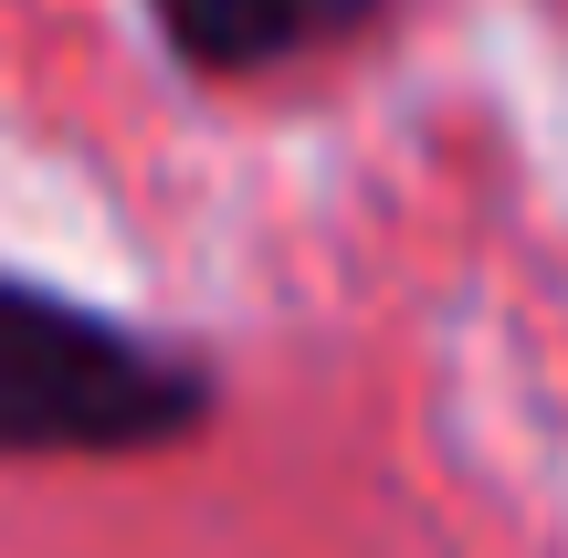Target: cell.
<instances>
[{
	"mask_svg": "<svg viewBox=\"0 0 568 558\" xmlns=\"http://www.w3.org/2000/svg\"><path fill=\"white\" fill-rule=\"evenodd\" d=\"M222 422L190 337L0 264V464H148Z\"/></svg>",
	"mask_w": 568,
	"mask_h": 558,
	"instance_id": "1",
	"label": "cell"
},
{
	"mask_svg": "<svg viewBox=\"0 0 568 558\" xmlns=\"http://www.w3.org/2000/svg\"><path fill=\"white\" fill-rule=\"evenodd\" d=\"M138 11L190 84H274L379 32L358 0H138Z\"/></svg>",
	"mask_w": 568,
	"mask_h": 558,
	"instance_id": "2",
	"label": "cell"
},
{
	"mask_svg": "<svg viewBox=\"0 0 568 558\" xmlns=\"http://www.w3.org/2000/svg\"><path fill=\"white\" fill-rule=\"evenodd\" d=\"M358 11H368V21H389V0H358Z\"/></svg>",
	"mask_w": 568,
	"mask_h": 558,
	"instance_id": "3",
	"label": "cell"
}]
</instances>
